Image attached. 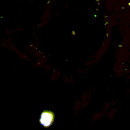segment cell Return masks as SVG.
Here are the masks:
<instances>
[{"label":"cell","mask_w":130,"mask_h":130,"mask_svg":"<svg viewBox=\"0 0 130 130\" xmlns=\"http://www.w3.org/2000/svg\"><path fill=\"white\" fill-rule=\"evenodd\" d=\"M54 116L52 112L49 111L43 112L40 118V123L43 126L48 127L53 123Z\"/></svg>","instance_id":"obj_1"}]
</instances>
